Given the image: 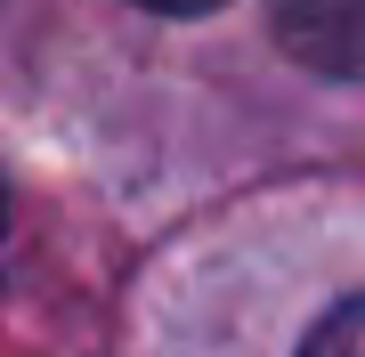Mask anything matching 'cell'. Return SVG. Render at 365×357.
Instances as JSON below:
<instances>
[{"label":"cell","instance_id":"obj_1","mask_svg":"<svg viewBox=\"0 0 365 357\" xmlns=\"http://www.w3.org/2000/svg\"><path fill=\"white\" fill-rule=\"evenodd\" d=\"M268 16L309 73L365 81V0H268Z\"/></svg>","mask_w":365,"mask_h":357},{"label":"cell","instance_id":"obj_2","mask_svg":"<svg viewBox=\"0 0 365 357\" xmlns=\"http://www.w3.org/2000/svg\"><path fill=\"white\" fill-rule=\"evenodd\" d=\"M300 357H365V292H357V301H341L333 317L309 333V349H300Z\"/></svg>","mask_w":365,"mask_h":357},{"label":"cell","instance_id":"obj_3","mask_svg":"<svg viewBox=\"0 0 365 357\" xmlns=\"http://www.w3.org/2000/svg\"><path fill=\"white\" fill-rule=\"evenodd\" d=\"M146 9H163V16H203V9H220V0H146Z\"/></svg>","mask_w":365,"mask_h":357}]
</instances>
